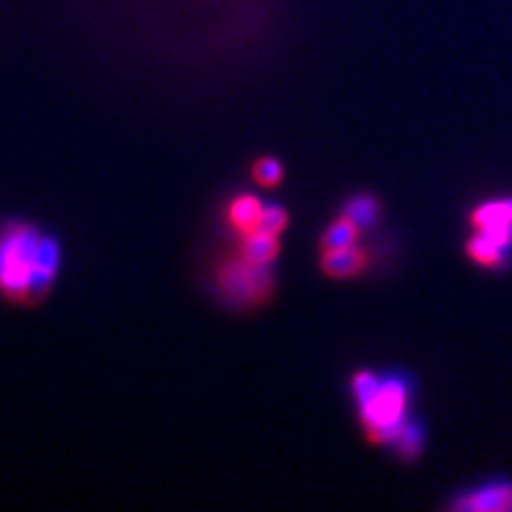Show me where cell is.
I'll return each instance as SVG.
<instances>
[{"mask_svg":"<svg viewBox=\"0 0 512 512\" xmlns=\"http://www.w3.org/2000/svg\"><path fill=\"white\" fill-rule=\"evenodd\" d=\"M252 178H254V182L259 184V186L276 188L282 182V178H284V169H282V165L278 163L276 158L263 156V158H259L254 163Z\"/></svg>","mask_w":512,"mask_h":512,"instance_id":"cell-13","label":"cell"},{"mask_svg":"<svg viewBox=\"0 0 512 512\" xmlns=\"http://www.w3.org/2000/svg\"><path fill=\"white\" fill-rule=\"evenodd\" d=\"M466 252H468V256H470L474 263L483 265V267H489V269H500L508 261V256H510V252L502 250L500 246H495L493 242H489L487 237L478 235V233L468 242Z\"/></svg>","mask_w":512,"mask_h":512,"instance_id":"cell-10","label":"cell"},{"mask_svg":"<svg viewBox=\"0 0 512 512\" xmlns=\"http://www.w3.org/2000/svg\"><path fill=\"white\" fill-rule=\"evenodd\" d=\"M288 224V214L282 205L278 203H267L263 207V214H261V224H259V231H267V233H274L280 235Z\"/></svg>","mask_w":512,"mask_h":512,"instance_id":"cell-14","label":"cell"},{"mask_svg":"<svg viewBox=\"0 0 512 512\" xmlns=\"http://www.w3.org/2000/svg\"><path fill=\"white\" fill-rule=\"evenodd\" d=\"M64 250L60 239L24 218L0 222V297L32 306L52 291Z\"/></svg>","mask_w":512,"mask_h":512,"instance_id":"cell-1","label":"cell"},{"mask_svg":"<svg viewBox=\"0 0 512 512\" xmlns=\"http://www.w3.org/2000/svg\"><path fill=\"white\" fill-rule=\"evenodd\" d=\"M380 382V376H376L374 372H359L355 378H352V393H355L357 402H365L370 397Z\"/></svg>","mask_w":512,"mask_h":512,"instance_id":"cell-15","label":"cell"},{"mask_svg":"<svg viewBox=\"0 0 512 512\" xmlns=\"http://www.w3.org/2000/svg\"><path fill=\"white\" fill-rule=\"evenodd\" d=\"M378 212H380V207H378V201L374 197L357 195L344 205L342 214L355 222L359 229H367V227H372V224H376Z\"/></svg>","mask_w":512,"mask_h":512,"instance_id":"cell-12","label":"cell"},{"mask_svg":"<svg viewBox=\"0 0 512 512\" xmlns=\"http://www.w3.org/2000/svg\"><path fill=\"white\" fill-rule=\"evenodd\" d=\"M393 446V451L399 459L404 461H412L416 455L423 451L425 444V427L421 421L416 419H408L399 425L395 438L389 442Z\"/></svg>","mask_w":512,"mask_h":512,"instance_id":"cell-8","label":"cell"},{"mask_svg":"<svg viewBox=\"0 0 512 512\" xmlns=\"http://www.w3.org/2000/svg\"><path fill=\"white\" fill-rule=\"evenodd\" d=\"M472 224L476 231L491 229V227H504V224H512V199L502 201H489L478 205L472 212Z\"/></svg>","mask_w":512,"mask_h":512,"instance_id":"cell-9","label":"cell"},{"mask_svg":"<svg viewBox=\"0 0 512 512\" xmlns=\"http://www.w3.org/2000/svg\"><path fill=\"white\" fill-rule=\"evenodd\" d=\"M214 293L231 308H254L265 303L276 288L274 269L256 265L242 254L222 259L212 276Z\"/></svg>","mask_w":512,"mask_h":512,"instance_id":"cell-2","label":"cell"},{"mask_svg":"<svg viewBox=\"0 0 512 512\" xmlns=\"http://www.w3.org/2000/svg\"><path fill=\"white\" fill-rule=\"evenodd\" d=\"M410 378L404 374L380 376L376 391L359 404L361 423L376 444H389L408 416Z\"/></svg>","mask_w":512,"mask_h":512,"instance_id":"cell-3","label":"cell"},{"mask_svg":"<svg viewBox=\"0 0 512 512\" xmlns=\"http://www.w3.org/2000/svg\"><path fill=\"white\" fill-rule=\"evenodd\" d=\"M365 263H367V254L357 246L323 252V271L333 278L357 276L365 269Z\"/></svg>","mask_w":512,"mask_h":512,"instance_id":"cell-6","label":"cell"},{"mask_svg":"<svg viewBox=\"0 0 512 512\" xmlns=\"http://www.w3.org/2000/svg\"><path fill=\"white\" fill-rule=\"evenodd\" d=\"M359 233H361V229L357 227V224L342 214L327 229V233L323 235V242H320V246H323V252L325 250H338V248L355 246Z\"/></svg>","mask_w":512,"mask_h":512,"instance_id":"cell-11","label":"cell"},{"mask_svg":"<svg viewBox=\"0 0 512 512\" xmlns=\"http://www.w3.org/2000/svg\"><path fill=\"white\" fill-rule=\"evenodd\" d=\"M242 256L256 265H274L280 254V242L278 235L267 233V231H254L246 237L239 239V250Z\"/></svg>","mask_w":512,"mask_h":512,"instance_id":"cell-7","label":"cell"},{"mask_svg":"<svg viewBox=\"0 0 512 512\" xmlns=\"http://www.w3.org/2000/svg\"><path fill=\"white\" fill-rule=\"evenodd\" d=\"M263 201L252 195V192H239L229 203L227 212H224V220H227V227L239 235V239L259 231L261 214H263Z\"/></svg>","mask_w":512,"mask_h":512,"instance_id":"cell-5","label":"cell"},{"mask_svg":"<svg viewBox=\"0 0 512 512\" xmlns=\"http://www.w3.org/2000/svg\"><path fill=\"white\" fill-rule=\"evenodd\" d=\"M453 510L463 512H500L512 510V480L498 478L489 480V483L470 489L466 493H459L451 504Z\"/></svg>","mask_w":512,"mask_h":512,"instance_id":"cell-4","label":"cell"}]
</instances>
